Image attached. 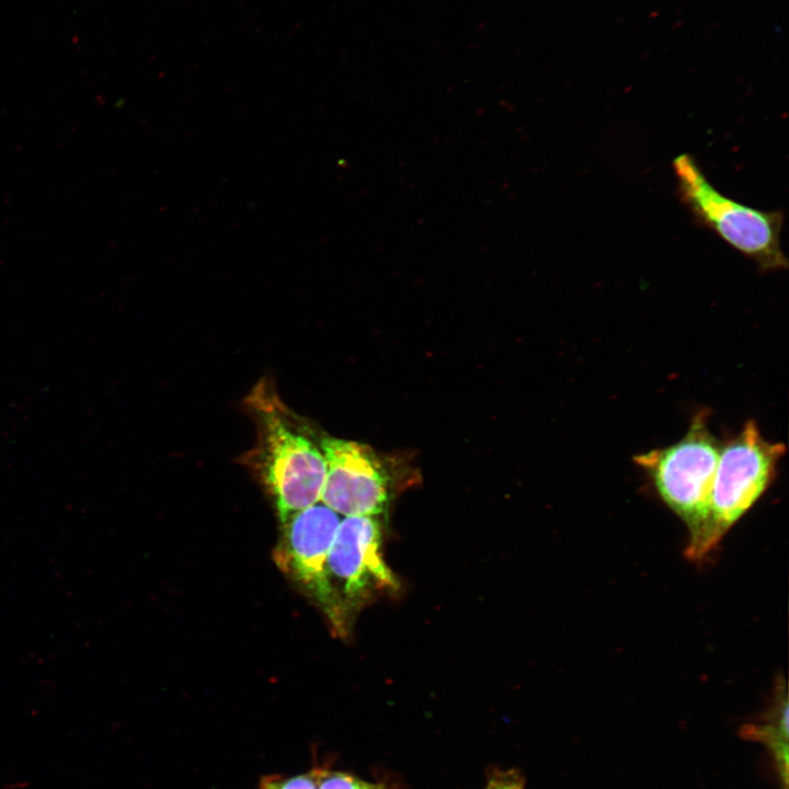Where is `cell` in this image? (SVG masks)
<instances>
[{
	"mask_svg": "<svg viewBox=\"0 0 789 789\" xmlns=\"http://www.w3.org/2000/svg\"><path fill=\"white\" fill-rule=\"evenodd\" d=\"M245 407L256 439L242 462L263 483L283 522L320 501L325 479L320 436L285 404L270 378L252 388Z\"/></svg>",
	"mask_w": 789,
	"mask_h": 789,
	"instance_id": "6da1fadb",
	"label": "cell"
},
{
	"mask_svg": "<svg viewBox=\"0 0 789 789\" xmlns=\"http://www.w3.org/2000/svg\"><path fill=\"white\" fill-rule=\"evenodd\" d=\"M720 445L709 428V411L700 410L679 441L633 457L663 502L686 524V556L691 560L707 554L710 496Z\"/></svg>",
	"mask_w": 789,
	"mask_h": 789,
	"instance_id": "7a4b0ae2",
	"label": "cell"
},
{
	"mask_svg": "<svg viewBox=\"0 0 789 789\" xmlns=\"http://www.w3.org/2000/svg\"><path fill=\"white\" fill-rule=\"evenodd\" d=\"M679 202L701 227L744 255L761 272L788 267L781 247L784 213L763 210L725 196L707 179L697 160L684 152L672 161Z\"/></svg>",
	"mask_w": 789,
	"mask_h": 789,
	"instance_id": "3957f363",
	"label": "cell"
},
{
	"mask_svg": "<svg viewBox=\"0 0 789 789\" xmlns=\"http://www.w3.org/2000/svg\"><path fill=\"white\" fill-rule=\"evenodd\" d=\"M377 516H345L325 562L323 611L335 631L345 633L352 616L370 599L397 587L381 552Z\"/></svg>",
	"mask_w": 789,
	"mask_h": 789,
	"instance_id": "277c9868",
	"label": "cell"
},
{
	"mask_svg": "<svg viewBox=\"0 0 789 789\" xmlns=\"http://www.w3.org/2000/svg\"><path fill=\"white\" fill-rule=\"evenodd\" d=\"M785 453L786 446L767 441L753 420L721 442L710 496L707 554L764 494Z\"/></svg>",
	"mask_w": 789,
	"mask_h": 789,
	"instance_id": "5b68a950",
	"label": "cell"
},
{
	"mask_svg": "<svg viewBox=\"0 0 789 789\" xmlns=\"http://www.w3.org/2000/svg\"><path fill=\"white\" fill-rule=\"evenodd\" d=\"M325 479L320 501L343 516H379L395 496V472L369 446L320 436Z\"/></svg>",
	"mask_w": 789,
	"mask_h": 789,
	"instance_id": "8992f818",
	"label": "cell"
},
{
	"mask_svg": "<svg viewBox=\"0 0 789 789\" xmlns=\"http://www.w3.org/2000/svg\"><path fill=\"white\" fill-rule=\"evenodd\" d=\"M340 522V515L322 502L282 522L283 540L277 561L322 608L327 599V557Z\"/></svg>",
	"mask_w": 789,
	"mask_h": 789,
	"instance_id": "52a82bcc",
	"label": "cell"
},
{
	"mask_svg": "<svg viewBox=\"0 0 789 789\" xmlns=\"http://www.w3.org/2000/svg\"><path fill=\"white\" fill-rule=\"evenodd\" d=\"M786 683L778 685L775 702L767 717L759 723L743 728L745 739L757 741L766 745L773 755L774 762L787 789L788 784V696Z\"/></svg>",
	"mask_w": 789,
	"mask_h": 789,
	"instance_id": "ba28073f",
	"label": "cell"
},
{
	"mask_svg": "<svg viewBox=\"0 0 789 789\" xmlns=\"http://www.w3.org/2000/svg\"><path fill=\"white\" fill-rule=\"evenodd\" d=\"M318 789H385L381 784L362 780L343 771L317 766Z\"/></svg>",
	"mask_w": 789,
	"mask_h": 789,
	"instance_id": "9c48e42d",
	"label": "cell"
},
{
	"mask_svg": "<svg viewBox=\"0 0 789 789\" xmlns=\"http://www.w3.org/2000/svg\"><path fill=\"white\" fill-rule=\"evenodd\" d=\"M256 789H318L317 766L293 776H264Z\"/></svg>",
	"mask_w": 789,
	"mask_h": 789,
	"instance_id": "30bf717a",
	"label": "cell"
},
{
	"mask_svg": "<svg viewBox=\"0 0 789 789\" xmlns=\"http://www.w3.org/2000/svg\"><path fill=\"white\" fill-rule=\"evenodd\" d=\"M484 789H523V784L516 775L505 774L492 779Z\"/></svg>",
	"mask_w": 789,
	"mask_h": 789,
	"instance_id": "8fae6325",
	"label": "cell"
}]
</instances>
